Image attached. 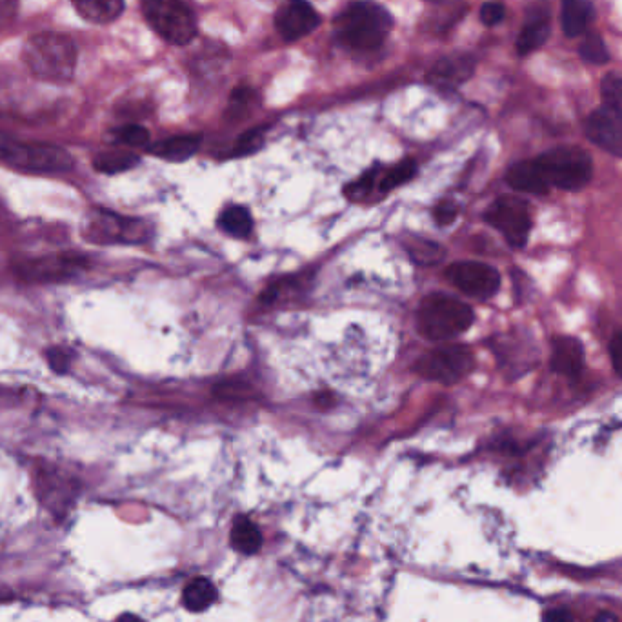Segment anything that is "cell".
Segmentation results:
<instances>
[{
  "label": "cell",
  "instance_id": "e575fe53",
  "mask_svg": "<svg viewBox=\"0 0 622 622\" xmlns=\"http://www.w3.org/2000/svg\"><path fill=\"white\" fill-rule=\"evenodd\" d=\"M504 15H506V8L501 2H486L481 8V21L486 26H497L499 22L504 21Z\"/></svg>",
  "mask_w": 622,
  "mask_h": 622
},
{
  "label": "cell",
  "instance_id": "9a60e30c",
  "mask_svg": "<svg viewBox=\"0 0 622 622\" xmlns=\"http://www.w3.org/2000/svg\"><path fill=\"white\" fill-rule=\"evenodd\" d=\"M39 495L44 506L53 513L66 512L75 499L73 481L59 473L41 472L39 475Z\"/></svg>",
  "mask_w": 622,
  "mask_h": 622
},
{
  "label": "cell",
  "instance_id": "cb8c5ba5",
  "mask_svg": "<svg viewBox=\"0 0 622 622\" xmlns=\"http://www.w3.org/2000/svg\"><path fill=\"white\" fill-rule=\"evenodd\" d=\"M137 164H139V155L126 150L102 151L93 159L95 170L106 173V175H117L122 171L135 168Z\"/></svg>",
  "mask_w": 622,
  "mask_h": 622
},
{
  "label": "cell",
  "instance_id": "b9f144b4",
  "mask_svg": "<svg viewBox=\"0 0 622 622\" xmlns=\"http://www.w3.org/2000/svg\"><path fill=\"white\" fill-rule=\"evenodd\" d=\"M277 295H279V290L273 286V288H268L266 291H262L261 301L264 304H271V302L277 299Z\"/></svg>",
  "mask_w": 622,
  "mask_h": 622
},
{
  "label": "cell",
  "instance_id": "277c9868",
  "mask_svg": "<svg viewBox=\"0 0 622 622\" xmlns=\"http://www.w3.org/2000/svg\"><path fill=\"white\" fill-rule=\"evenodd\" d=\"M0 164L24 173L55 175L70 171L75 166V159L61 146L19 141L0 131Z\"/></svg>",
  "mask_w": 622,
  "mask_h": 622
},
{
  "label": "cell",
  "instance_id": "8fae6325",
  "mask_svg": "<svg viewBox=\"0 0 622 622\" xmlns=\"http://www.w3.org/2000/svg\"><path fill=\"white\" fill-rule=\"evenodd\" d=\"M446 279L464 295H470L481 301L492 299L501 288L499 271L482 262H455L446 270Z\"/></svg>",
  "mask_w": 622,
  "mask_h": 622
},
{
  "label": "cell",
  "instance_id": "4dcf8cb0",
  "mask_svg": "<svg viewBox=\"0 0 622 622\" xmlns=\"http://www.w3.org/2000/svg\"><path fill=\"white\" fill-rule=\"evenodd\" d=\"M262 144H264V130L262 128L246 131L237 139V144L233 148V155L235 157H246V155L261 150Z\"/></svg>",
  "mask_w": 622,
  "mask_h": 622
},
{
  "label": "cell",
  "instance_id": "2e32d148",
  "mask_svg": "<svg viewBox=\"0 0 622 622\" xmlns=\"http://www.w3.org/2000/svg\"><path fill=\"white\" fill-rule=\"evenodd\" d=\"M473 68L475 61L470 55H448L433 66L428 73V81L432 82L433 86L455 88L472 77Z\"/></svg>",
  "mask_w": 622,
  "mask_h": 622
},
{
  "label": "cell",
  "instance_id": "83f0119b",
  "mask_svg": "<svg viewBox=\"0 0 622 622\" xmlns=\"http://www.w3.org/2000/svg\"><path fill=\"white\" fill-rule=\"evenodd\" d=\"M113 139L130 148H144L150 142V133L139 124H126L119 130L113 131Z\"/></svg>",
  "mask_w": 622,
  "mask_h": 622
},
{
  "label": "cell",
  "instance_id": "d6a6232c",
  "mask_svg": "<svg viewBox=\"0 0 622 622\" xmlns=\"http://www.w3.org/2000/svg\"><path fill=\"white\" fill-rule=\"evenodd\" d=\"M373 181H375V171H368L359 181L352 182V186L346 188V195H348L350 199H353V201H359L362 197L370 195Z\"/></svg>",
  "mask_w": 622,
  "mask_h": 622
},
{
  "label": "cell",
  "instance_id": "d6986e66",
  "mask_svg": "<svg viewBox=\"0 0 622 622\" xmlns=\"http://www.w3.org/2000/svg\"><path fill=\"white\" fill-rule=\"evenodd\" d=\"M201 142V135H175L170 139L151 144L148 146V151L162 161L184 162L199 151Z\"/></svg>",
  "mask_w": 622,
  "mask_h": 622
},
{
  "label": "cell",
  "instance_id": "603a6c76",
  "mask_svg": "<svg viewBox=\"0 0 622 622\" xmlns=\"http://www.w3.org/2000/svg\"><path fill=\"white\" fill-rule=\"evenodd\" d=\"M84 21L93 24H110L124 11V0H71Z\"/></svg>",
  "mask_w": 622,
  "mask_h": 622
},
{
  "label": "cell",
  "instance_id": "f546056e",
  "mask_svg": "<svg viewBox=\"0 0 622 622\" xmlns=\"http://www.w3.org/2000/svg\"><path fill=\"white\" fill-rule=\"evenodd\" d=\"M604 106L622 110V73H608L601 84Z\"/></svg>",
  "mask_w": 622,
  "mask_h": 622
},
{
  "label": "cell",
  "instance_id": "60d3db41",
  "mask_svg": "<svg viewBox=\"0 0 622 622\" xmlns=\"http://www.w3.org/2000/svg\"><path fill=\"white\" fill-rule=\"evenodd\" d=\"M315 404L322 408V410H328V408H332L337 404V399H335V395L330 392H321L315 395Z\"/></svg>",
  "mask_w": 622,
  "mask_h": 622
},
{
  "label": "cell",
  "instance_id": "8d00e7d4",
  "mask_svg": "<svg viewBox=\"0 0 622 622\" xmlns=\"http://www.w3.org/2000/svg\"><path fill=\"white\" fill-rule=\"evenodd\" d=\"M19 11V0H0V31L6 30L15 21Z\"/></svg>",
  "mask_w": 622,
  "mask_h": 622
},
{
  "label": "cell",
  "instance_id": "9c48e42d",
  "mask_svg": "<svg viewBox=\"0 0 622 622\" xmlns=\"http://www.w3.org/2000/svg\"><path fill=\"white\" fill-rule=\"evenodd\" d=\"M88 261L75 253H53L35 259H26L15 266V273L21 281L50 282L70 281L86 270Z\"/></svg>",
  "mask_w": 622,
  "mask_h": 622
},
{
  "label": "cell",
  "instance_id": "1f68e13d",
  "mask_svg": "<svg viewBox=\"0 0 622 622\" xmlns=\"http://www.w3.org/2000/svg\"><path fill=\"white\" fill-rule=\"evenodd\" d=\"M253 101H255V91L250 90V88H237L231 95L230 106H228L226 115L231 119H239L246 111L250 110Z\"/></svg>",
  "mask_w": 622,
  "mask_h": 622
},
{
  "label": "cell",
  "instance_id": "74e56055",
  "mask_svg": "<svg viewBox=\"0 0 622 622\" xmlns=\"http://www.w3.org/2000/svg\"><path fill=\"white\" fill-rule=\"evenodd\" d=\"M433 217H435V221L439 226H448V224H452L455 221V217H457V206L452 204V202H442L439 204L435 211H433Z\"/></svg>",
  "mask_w": 622,
  "mask_h": 622
},
{
  "label": "cell",
  "instance_id": "7a4b0ae2",
  "mask_svg": "<svg viewBox=\"0 0 622 622\" xmlns=\"http://www.w3.org/2000/svg\"><path fill=\"white\" fill-rule=\"evenodd\" d=\"M22 61L39 81L70 82L75 77L79 51L62 33L44 31L30 37L22 48Z\"/></svg>",
  "mask_w": 622,
  "mask_h": 622
},
{
  "label": "cell",
  "instance_id": "4fadbf2b",
  "mask_svg": "<svg viewBox=\"0 0 622 622\" xmlns=\"http://www.w3.org/2000/svg\"><path fill=\"white\" fill-rule=\"evenodd\" d=\"M588 139L601 150L622 157V110L602 106L586 121Z\"/></svg>",
  "mask_w": 622,
  "mask_h": 622
},
{
  "label": "cell",
  "instance_id": "52a82bcc",
  "mask_svg": "<svg viewBox=\"0 0 622 622\" xmlns=\"http://www.w3.org/2000/svg\"><path fill=\"white\" fill-rule=\"evenodd\" d=\"M475 366V357L468 346L450 344L442 346L433 352H428L415 364V372L422 379L432 382H441L452 386L470 375Z\"/></svg>",
  "mask_w": 622,
  "mask_h": 622
},
{
  "label": "cell",
  "instance_id": "484cf974",
  "mask_svg": "<svg viewBox=\"0 0 622 622\" xmlns=\"http://www.w3.org/2000/svg\"><path fill=\"white\" fill-rule=\"evenodd\" d=\"M415 173H417V164H415V162H399L397 166H393L392 170H388L382 175L379 188H381L382 193H388V191L395 190V188H399L402 184L412 181L413 177H415Z\"/></svg>",
  "mask_w": 622,
  "mask_h": 622
},
{
  "label": "cell",
  "instance_id": "f1b7e54d",
  "mask_svg": "<svg viewBox=\"0 0 622 622\" xmlns=\"http://www.w3.org/2000/svg\"><path fill=\"white\" fill-rule=\"evenodd\" d=\"M582 59L590 64H606L610 59V53L606 50L604 42L599 35H588L584 37L579 48Z\"/></svg>",
  "mask_w": 622,
  "mask_h": 622
},
{
  "label": "cell",
  "instance_id": "ab89813d",
  "mask_svg": "<svg viewBox=\"0 0 622 622\" xmlns=\"http://www.w3.org/2000/svg\"><path fill=\"white\" fill-rule=\"evenodd\" d=\"M542 622H575L573 613L566 608H550L542 613Z\"/></svg>",
  "mask_w": 622,
  "mask_h": 622
},
{
  "label": "cell",
  "instance_id": "30bf717a",
  "mask_svg": "<svg viewBox=\"0 0 622 622\" xmlns=\"http://www.w3.org/2000/svg\"><path fill=\"white\" fill-rule=\"evenodd\" d=\"M486 222L495 230L502 233V237L513 248H522L532 230V217L528 204L517 197H501L493 202L484 215Z\"/></svg>",
  "mask_w": 622,
  "mask_h": 622
},
{
  "label": "cell",
  "instance_id": "ac0fdd59",
  "mask_svg": "<svg viewBox=\"0 0 622 622\" xmlns=\"http://www.w3.org/2000/svg\"><path fill=\"white\" fill-rule=\"evenodd\" d=\"M506 181L512 186L513 190L521 193H532V195H544L550 191V184L544 177L541 164L537 159L532 161L517 162L510 168Z\"/></svg>",
  "mask_w": 622,
  "mask_h": 622
},
{
  "label": "cell",
  "instance_id": "3957f363",
  "mask_svg": "<svg viewBox=\"0 0 622 622\" xmlns=\"http://www.w3.org/2000/svg\"><path fill=\"white\" fill-rule=\"evenodd\" d=\"M475 313L466 302L450 295L433 293L419 306L417 326L428 341H450L472 328Z\"/></svg>",
  "mask_w": 622,
  "mask_h": 622
},
{
  "label": "cell",
  "instance_id": "44dd1931",
  "mask_svg": "<svg viewBox=\"0 0 622 622\" xmlns=\"http://www.w3.org/2000/svg\"><path fill=\"white\" fill-rule=\"evenodd\" d=\"M231 548L242 555H255L262 548V533L259 526L246 515L235 517L230 532Z\"/></svg>",
  "mask_w": 622,
  "mask_h": 622
},
{
  "label": "cell",
  "instance_id": "d4e9b609",
  "mask_svg": "<svg viewBox=\"0 0 622 622\" xmlns=\"http://www.w3.org/2000/svg\"><path fill=\"white\" fill-rule=\"evenodd\" d=\"M219 228L226 231L231 237L244 239L253 231V219H251L250 211L242 206H231L228 210H224L219 217Z\"/></svg>",
  "mask_w": 622,
  "mask_h": 622
},
{
  "label": "cell",
  "instance_id": "8992f818",
  "mask_svg": "<svg viewBox=\"0 0 622 622\" xmlns=\"http://www.w3.org/2000/svg\"><path fill=\"white\" fill-rule=\"evenodd\" d=\"M550 188L579 191L592 181V157L577 146H564L537 157Z\"/></svg>",
  "mask_w": 622,
  "mask_h": 622
},
{
  "label": "cell",
  "instance_id": "836d02e7",
  "mask_svg": "<svg viewBox=\"0 0 622 622\" xmlns=\"http://www.w3.org/2000/svg\"><path fill=\"white\" fill-rule=\"evenodd\" d=\"M215 395L231 401V399H242L248 395V386L242 384V382H221L217 388H215Z\"/></svg>",
  "mask_w": 622,
  "mask_h": 622
},
{
  "label": "cell",
  "instance_id": "d590c367",
  "mask_svg": "<svg viewBox=\"0 0 622 622\" xmlns=\"http://www.w3.org/2000/svg\"><path fill=\"white\" fill-rule=\"evenodd\" d=\"M48 364L55 373H66L71 364V352L64 348H51L48 352Z\"/></svg>",
  "mask_w": 622,
  "mask_h": 622
},
{
  "label": "cell",
  "instance_id": "7402d4cb",
  "mask_svg": "<svg viewBox=\"0 0 622 622\" xmlns=\"http://www.w3.org/2000/svg\"><path fill=\"white\" fill-rule=\"evenodd\" d=\"M592 2L590 0H562V30L568 37H579L588 24L593 21Z\"/></svg>",
  "mask_w": 622,
  "mask_h": 622
},
{
  "label": "cell",
  "instance_id": "ee69618b",
  "mask_svg": "<svg viewBox=\"0 0 622 622\" xmlns=\"http://www.w3.org/2000/svg\"><path fill=\"white\" fill-rule=\"evenodd\" d=\"M115 622H146V621H144V619H141L139 615H133V613H124V615H121V617H119V619H117V621Z\"/></svg>",
  "mask_w": 622,
  "mask_h": 622
},
{
  "label": "cell",
  "instance_id": "4316f807",
  "mask_svg": "<svg viewBox=\"0 0 622 622\" xmlns=\"http://www.w3.org/2000/svg\"><path fill=\"white\" fill-rule=\"evenodd\" d=\"M406 250L417 264H428V266L437 264L444 255L435 242L419 241V239H410Z\"/></svg>",
  "mask_w": 622,
  "mask_h": 622
},
{
  "label": "cell",
  "instance_id": "e0dca14e",
  "mask_svg": "<svg viewBox=\"0 0 622 622\" xmlns=\"http://www.w3.org/2000/svg\"><path fill=\"white\" fill-rule=\"evenodd\" d=\"M552 370L568 379H577L584 368V350L573 337H557L552 344Z\"/></svg>",
  "mask_w": 622,
  "mask_h": 622
},
{
  "label": "cell",
  "instance_id": "6da1fadb",
  "mask_svg": "<svg viewBox=\"0 0 622 622\" xmlns=\"http://www.w3.org/2000/svg\"><path fill=\"white\" fill-rule=\"evenodd\" d=\"M393 30L390 11L375 0H355L333 21L335 39L350 51L379 50Z\"/></svg>",
  "mask_w": 622,
  "mask_h": 622
},
{
  "label": "cell",
  "instance_id": "7bdbcfd3",
  "mask_svg": "<svg viewBox=\"0 0 622 622\" xmlns=\"http://www.w3.org/2000/svg\"><path fill=\"white\" fill-rule=\"evenodd\" d=\"M593 622H619L617 615L612 612H599L595 615Z\"/></svg>",
  "mask_w": 622,
  "mask_h": 622
},
{
  "label": "cell",
  "instance_id": "7c38bea8",
  "mask_svg": "<svg viewBox=\"0 0 622 622\" xmlns=\"http://www.w3.org/2000/svg\"><path fill=\"white\" fill-rule=\"evenodd\" d=\"M321 24V15L308 0H284L275 13V28L286 42L301 41Z\"/></svg>",
  "mask_w": 622,
  "mask_h": 622
},
{
  "label": "cell",
  "instance_id": "5b68a950",
  "mask_svg": "<svg viewBox=\"0 0 622 622\" xmlns=\"http://www.w3.org/2000/svg\"><path fill=\"white\" fill-rule=\"evenodd\" d=\"M142 15L161 39L186 46L197 37L195 13L184 0H141Z\"/></svg>",
  "mask_w": 622,
  "mask_h": 622
},
{
  "label": "cell",
  "instance_id": "f35d334b",
  "mask_svg": "<svg viewBox=\"0 0 622 622\" xmlns=\"http://www.w3.org/2000/svg\"><path fill=\"white\" fill-rule=\"evenodd\" d=\"M610 355H612L613 368L622 377V332L617 333L610 342Z\"/></svg>",
  "mask_w": 622,
  "mask_h": 622
},
{
  "label": "cell",
  "instance_id": "f6af8a7d",
  "mask_svg": "<svg viewBox=\"0 0 622 622\" xmlns=\"http://www.w3.org/2000/svg\"><path fill=\"white\" fill-rule=\"evenodd\" d=\"M432 2H439V0H432Z\"/></svg>",
  "mask_w": 622,
  "mask_h": 622
},
{
  "label": "cell",
  "instance_id": "5bb4252c",
  "mask_svg": "<svg viewBox=\"0 0 622 622\" xmlns=\"http://www.w3.org/2000/svg\"><path fill=\"white\" fill-rule=\"evenodd\" d=\"M548 37H550V8L546 2L537 0L528 10L526 21L517 39L519 55H528L532 51L539 50L542 44L548 41Z\"/></svg>",
  "mask_w": 622,
  "mask_h": 622
},
{
  "label": "cell",
  "instance_id": "ba28073f",
  "mask_svg": "<svg viewBox=\"0 0 622 622\" xmlns=\"http://www.w3.org/2000/svg\"><path fill=\"white\" fill-rule=\"evenodd\" d=\"M84 233L97 244H137L148 239L146 222L104 210L91 213Z\"/></svg>",
  "mask_w": 622,
  "mask_h": 622
},
{
  "label": "cell",
  "instance_id": "ffe728a7",
  "mask_svg": "<svg viewBox=\"0 0 622 622\" xmlns=\"http://www.w3.org/2000/svg\"><path fill=\"white\" fill-rule=\"evenodd\" d=\"M219 599L217 586L208 577L191 579L182 592V604L191 613L206 612Z\"/></svg>",
  "mask_w": 622,
  "mask_h": 622
}]
</instances>
